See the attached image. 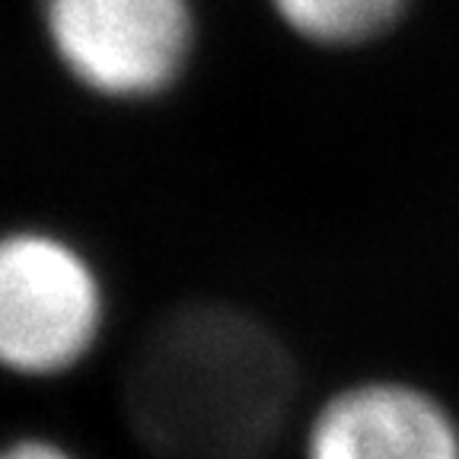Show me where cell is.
<instances>
[{
    "instance_id": "cell-5",
    "label": "cell",
    "mask_w": 459,
    "mask_h": 459,
    "mask_svg": "<svg viewBox=\"0 0 459 459\" xmlns=\"http://www.w3.org/2000/svg\"><path fill=\"white\" fill-rule=\"evenodd\" d=\"M303 39L323 45H354L380 36L402 13L405 0H272Z\"/></svg>"
},
{
    "instance_id": "cell-1",
    "label": "cell",
    "mask_w": 459,
    "mask_h": 459,
    "mask_svg": "<svg viewBox=\"0 0 459 459\" xmlns=\"http://www.w3.org/2000/svg\"><path fill=\"white\" fill-rule=\"evenodd\" d=\"M294 399L284 344L227 307L163 316L131 358L125 411L160 459H258Z\"/></svg>"
},
{
    "instance_id": "cell-6",
    "label": "cell",
    "mask_w": 459,
    "mask_h": 459,
    "mask_svg": "<svg viewBox=\"0 0 459 459\" xmlns=\"http://www.w3.org/2000/svg\"><path fill=\"white\" fill-rule=\"evenodd\" d=\"M4 459H74V456L61 450V446L48 444V440H20V444L10 446Z\"/></svg>"
},
{
    "instance_id": "cell-3",
    "label": "cell",
    "mask_w": 459,
    "mask_h": 459,
    "mask_svg": "<svg viewBox=\"0 0 459 459\" xmlns=\"http://www.w3.org/2000/svg\"><path fill=\"white\" fill-rule=\"evenodd\" d=\"M45 26L74 77L122 100L172 83L192 39L186 0H45Z\"/></svg>"
},
{
    "instance_id": "cell-2",
    "label": "cell",
    "mask_w": 459,
    "mask_h": 459,
    "mask_svg": "<svg viewBox=\"0 0 459 459\" xmlns=\"http://www.w3.org/2000/svg\"><path fill=\"white\" fill-rule=\"evenodd\" d=\"M102 294L71 246L16 233L0 252V354L16 373L74 367L100 335Z\"/></svg>"
},
{
    "instance_id": "cell-4",
    "label": "cell",
    "mask_w": 459,
    "mask_h": 459,
    "mask_svg": "<svg viewBox=\"0 0 459 459\" xmlns=\"http://www.w3.org/2000/svg\"><path fill=\"white\" fill-rule=\"evenodd\" d=\"M307 459H459V430L430 395L367 383L325 402Z\"/></svg>"
}]
</instances>
